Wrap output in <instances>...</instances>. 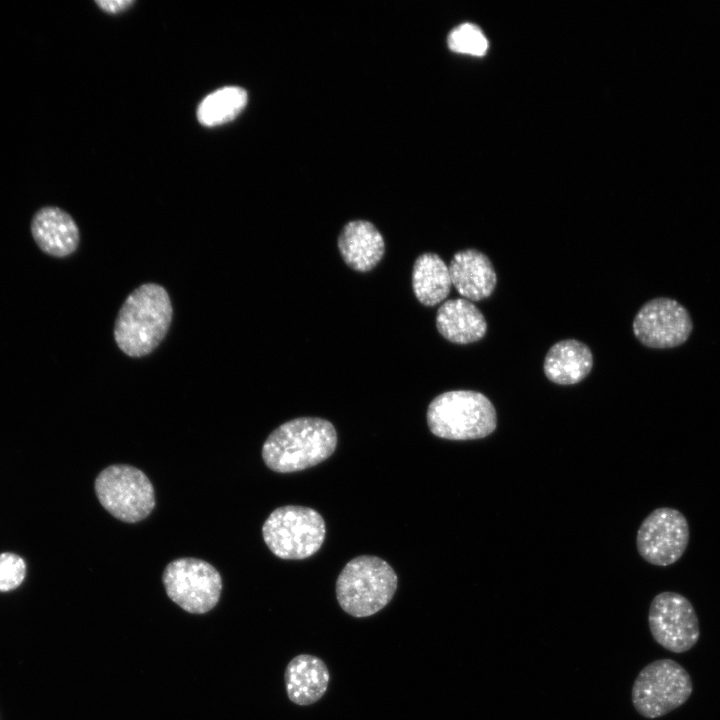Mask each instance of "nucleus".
<instances>
[{"label":"nucleus","instance_id":"obj_1","mask_svg":"<svg viewBox=\"0 0 720 720\" xmlns=\"http://www.w3.org/2000/svg\"><path fill=\"white\" fill-rule=\"evenodd\" d=\"M337 433L331 422L318 417H300L273 430L262 447L266 466L279 473L313 467L336 449Z\"/></svg>","mask_w":720,"mask_h":720},{"label":"nucleus","instance_id":"obj_2","mask_svg":"<svg viewBox=\"0 0 720 720\" xmlns=\"http://www.w3.org/2000/svg\"><path fill=\"white\" fill-rule=\"evenodd\" d=\"M172 320L167 291L155 283L136 288L124 301L114 326L118 347L130 357L152 352L165 337Z\"/></svg>","mask_w":720,"mask_h":720},{"label":"nucleus","instance_id":"obj_3","mask_svg":"<svg viewBox=\"0 0 720 720\" xmlns=\"http://www.w3.org/2000/svg\"><path fill=\"white\" fill-rule=\"evenodd\" d=\"M398 586L394 569L383 559L361 555L351 559L336 581V598L347 614L363 618L382 610Z\"/></svg>","mask_w":720,"mask_h":720},{"label":"nucleus","instance_id":"obj_4","mask_svg":"<svg viewBox=\"0 0 720 720\" xmlns=\"http://www.w3.org/2000/svg\"><path fill=\"white\" fill-rule=\"evenodd\" d=\"M427 424L437 437L475 440L495 431L497 414L494 405L484 394L454 390L444 392L430 402Z\"/></svg>","mask_w":720,"mask_h":720},{"label":"nucleus","instance_id":"obj_5","mask_svg":"<svg viewBox=\"0 0 720 720\" xmlns=\"http://www.w3.org/2000/svg\"><path fill=\"white\" fill-rule=\"evenodd\" d=\"M322 516L304 506H282L270 513L262 527L270 551L281 559L301 560L315 554L325 539Z\"/></svg>","mask_w":720,"mask_h":720},{"label":"nucleus","instance_id":"obj_6","mask_svg":"<svg viewBox=\"0 0 720 720\" xmlns=\"http://www.w3.org/2000/svg\"><path fill=\"white\" fill-rule=\"evenodd\" d=\"M693 683L687 670L672 659H658L636 676L631 700L643 717L655 719L682 706L691 696Z\"/></svg>","mask_w":720,"mask_h":720},{"label":"nucleus","instance_id":"obj_7","mask_svg":"<svg viewBox=\"0 0 720 720\" xmlns=\"http://www.w3.org/2000/svg\"><path fill=\"white\" fill-rule=\"evenodd\" d=\"M95 492L104 509L123 522L141 521L155 507L151 481L130 465L115 464L102 470L95 480Z\"/></svg>","mask_w":720,"mask_h":720},{"label":"nucleus","instance_id":"obj_8","mask_svg":"<svg viewBox=\"0 0 720 720\" xmlns=\"http://www.w3.org/2000/svg\"><path fill=\"white\" fill-rule=\"evenodd\" d=\"M167 596L184 611L204 614L218 603L222 591L220 573L210 563L197 558H179L163 571Z\"/></svg>","mask_w":720,"mask_h":720},{"label":"nucleus","instance_id":"obj_9","mask_svg":"<svg viewBox=\"0 0 720 720\" xmlns=\"http://www.w3.org/2000/svg\"><path fill=\"white\" fill-rule=\"evenodd\" d=\"M648 625L653 639L673 653L690 650L700 637L699 621L692 603L673 591L661 592L653 598Z\"/></svg>","mask_w":720,"mask_h":720},{"label":"nucleus","instance_id":"obj_10","mask_svg":"<svg viewBox=\"0 0 720 720\" xmlns=\"http://www.w3.org/2000/svg\"><path fill=\"white\" fill-rule=\"evenodd\" d=\"M689 525L682 512L670 507L653 510L641 523L636 537L640 556L656 566L677 562L688 546Z\"/></svg>","mask_w":720,"mask_h":720},{"label":"nucleus","instance_id":"obj_11","mask_svg":"<svg viewBox=\"0 0 720 720\" xmlns=\"http://www.w3.org/2000/svg\"><path fill=\"white\" fill-rule=\"evenodd\" d=\"M633 333L640 343L653 349L681 346L693 331L689 311L677 300L657 297L646 302L634 317Z\"/></svg>","mask_w":720,"mask_h":720},{"label":"nucleus","instance_id":"obj_12","mask_svg":"<svg viewBox=\"0 0 720 720\" xmlns=\"http://www.w3.org/2000/svg\"><path fill=\"white\" fill-rule=\"evenodd\" d=\"M451 283L464 298L480 301L489 297L497 283L490 259L476 249L457 252L448 267Z\"/></svg>","mask_w":720,"mask_h":720},{"label":"nucleus","instance_id":"obj_13","mask_svg":"<svg viewBox=\"0 0 720 720\" xmlns=\"http://www.w3.org/2000/svg\"><path fill=\"white\" fill-rule=\"evenodd\" d=\"M31 232L39 248L52 256H68L79 244V230L74 219L58 207L39 209L32 218Z\"/></svg>","mask_w":720,"mask_h":720},{"label":"nucleus","instance_id":"obj_14","mask_svg":"<svg viewBox=\"0 0 720 720\" xmlns=\"http://www.w3.org/2000/svg\"><path fill=\"white\" fill-rule=\"evenodd\" d=\"M284 680L290 701L306 706L322 698L327 691L330 674L322 659L310 654H300L286 666Z\"/></svg>","mask_w":720,"mask_h":720},{"label":"nucleus","instance_id":"obj_15","mask_svg":"<svg viewBox=\"0 0 720 720\" xmlns=\"http://www.w3.org/2000/svg\"><path fill=\"white\" fill-rule=\"evenodd\" d=\"M338 249L353 270L368 272L382 259L385 243L381 233L368 221L348 222L338 237Z\"/></svg>","mask_w":720,"mask_h":720},{"label":"nucleus","instance_id":"obj_16","mask_svg":"<svg viewBox=\"0 0 720 720\" xmlns=\"http://www.w3.org/2000/svg\"><path fill=\"white\" fill-rule=\"evenodd\" d=\"M439 333L456 344H469L482 339L487 323L482 312L469 300L451 299L444 302L436 315Z\"/></svg>","mask_w":720,"mask_h":720},{"label":"nucleus","instance_id":"obj_17","mask_svg":"<svg viewBox=\"0 0 720 720\" xmlns=\"http://www.w3.org/2000/svg\"><path fill=\"white\" fill-rule=\"evenodd\" d=\"M593 355L590 348L576 339L555 343L544 359V373L553 383L573 385L582 381L591 371Z\"/></svg>","mask_w":720,"mask_h":720},{"label":"nucleus","instance_id":"obj_18","mask_svg":"<svg viewBox=\"0 0 720 720\" xmlns=\"http://www.w3.org/2000/svg\"><path fill=\"white\" fill-rule=\"evenodd\" d=\"M449 269L435 253L420 255L413 266L412 287L416 298L425 306L443 301L451 289Z\"/></svg>","mask_w":720,"mask_h":720},{"label":"nucleus","instance_id":"obj_19","mask_svg":"<svg viewBox=\"0 0 720 720\" xmlns=\"http://www.w3.org/2000/svg\"><path fill=\"white\" fill-rule=\"evenodd\" d=\"M247 100V92L241 87L220 88L201 101L197 118L207 127L222 125L236 118L246 106Z\"/></svg>","mask_w":720,"mask_h":720},{"label":"nucleus","instance_id":"obj_20","mask_svg":"<svg viewBox=\"0 0 720 720\" xmlns=\"http://www.w3.org/2000/svg\"><path fill=\"white\" fill-rule=\"evenodd\" d=\"M449 48L457 53L482 56L488 48V41L479 27L464 23L451 31L448 36Z\"/></svg>","mask_w":720,"mask_h":720},{"label":"nucleus","instance_id":"obj_21","mask_svg":"<svg viewBox=\"0 0 720 720\" xmlns=\"http://www.w3.org/2000/svg\"><path fill=\"white\" fill-rule=\"evenodd\" d=\"M25 572V562L21 557L13 553L0 554V591L18 587L24 580Z\"/></svg>","mask_w":720,"mask_h":720},{"label":"nucleus","instance_id":"obj_22","mask_svg":"<svg viewBox=\"0 0 720 720\" xmlns=\"http://www.w3.org/2000/svg\"><path fill=\"white\" fill-rule=\"evenodd\" d=\"M134 3L132 0H112V1H96V4L108 13H119L126 10Z\"/></svg>","mask_w":720,"mask_h":720}]
</instances>
